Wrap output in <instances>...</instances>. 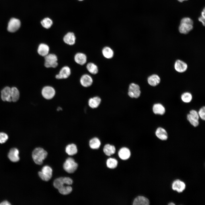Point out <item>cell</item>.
I'll list each match as a JSON object with an SVG mask.
<instances>
[{"mask_svg":"<svg viewBox=\"0 0 205 205\" xmlns=\"http://www.w3.org/2000/svg\"><path fill=\"white\" fill-rule=\"evenodd\" d=\"M47 152L42 148L38 147L35 148L32 153V159L36 164L41 165L43 161L46 157Z\"/></svg>","mask_w":205,"mask_h":205,"instance_id":"obj_1","label":"cell"},{"mask_svg":"<svg viewBox=\"0 0 205 205\" xmlns=\"http://www.w3.org/2000/svg\"><path fill=\"white\" fill-rule=\"evenodd\" d=\"M193 22L190 18L185 17L181 20L179 28V32L182 34H186L193 28Z\"/></svg>","mask_w":205,"mask_h":205,"instance_id":"obj_2","label":"cell"},{"mask_svg":"<svg viewBox=\"0 0 205 205\" xmlns=\"http://www.w3.org/2000/svg\"><path fill=\"white\" fill-rule=\"evenodd\" d=\"M78 166L73 159L68 157L64 163L63 167L64 169L67 173H72L77 169Z\"/></svg>","mask_w":205,"mask_h":205,"instance_id":"obj_3","label":"cell"},{"mask_svg":"<svg viewBox=\"0 0 205 205\" xmlns=\"http://www.w3.org/2000/svg\"><path fill=\"white\" fill-rule=\"evenodd\" d=\"M44 57V65L46 68H55L58 65L57 56L53 54H48Z\"/></svg>","mask_w":205,"mask_h":205,"instance_id":"obj_4","label":"cell"},{"mask_svg":"<svg viewBox=\"0 0 205 205\" xmlns=\"http://www.w3.org/2000/svg\"><path fill=\"white\" fill-rule=\"evenodd\" d=\"M141 94L140 87L138 85L134 83L130 84L128 94L130 98L137 99L140 97Z\"/></svg>","mask_w":205,"mask_h":205,"instance_id":"obj_5","label":"cell"},{"mask_svg":"<svg viewBox=\"0 0 205 205\" xmlns=\"http://www.w3.org/2000/svg\"><path fill=\"white\" fill-rule=\"evenodd\" d=\"M39 177L43 181H48L52 177V170L50 166L46 165L44 166L41 171L38 173Z\"/></svg>","mask_w":205,"mask_h":205,"instance_id":"obj_6","label":"cell"},{"mask_svg":"<svg viewBox=\"0 0 205 205\" xmlns=\"http://www.w3.org/2000/svg\"><path fill=\"white\" fill-rule=\"evenodd\" d=\"M73 183V180L69 177H60L56 179L53 182V186L58 189L65 184L70 185Z\"/></svg>","mask_w":205,"mask_h":205,"instance_id":"obj_7","label":"cell"},{"mask_svg":"<svg viewBox=\"0 0 205 205\" xmlns=\"http://www.w3.org/2000/svg\"><path fill=\"white\" fill-rule=\"evenodd\" d=\"M42 95L45 99H50L52 98L55 94L54 89L50 86L44 87L42 90Z\"/></svg>","mask_w":205,"mask_h":205,"instance_id":"obj_8","label":"cell"},{"mask_svg":"<svg viewBox=\"0 0 205 205\" xmlns=\"http://www.w3.org/2000/svg\"><path fill=\"white\" fill-rule=\"evenodd\" d=\"M20 26V22L18 19L13 18L10 20L7 26L8 30L10 32L17 31Z\"/></svg>","mask_w":205,"mask_h":205,"instance_id":"obj_9","label":"cell"},{"mask_svg":"<svg viewBox=\"0 0 205 205\" xmlns=\"http://www.w3.org/2000/svg\"><path fill=\"white\" fill-rule=\"evenodd\" d=\"M71 74L70 68L68 66H64L60 70L59 73L56 75L57 79H66L68 78Z\"/></svg>","mask_w":205,"mask_h":205,"instance_id":"obj_10","label":"cell"},{"mask_svg":"<svg viewBox=\"0 0 205 205\" xmlns=\"http://www.w3.org/2000/svg\"><path fill=\"white\" fill-rule=\"evenodd\" d=\"M174 67L175 71L177 72L183 73L186 71L188 65L187 63L183 61L177 60L175 63Z\"/></svg>","mask_w":205,"mask_h":205,"instance_id":"obj_11","label":"cell"},{"mask_svg":"<svg viewBox=\"0 0 205 205\" xmlns=\"http://www.w3.org/2000/svg\"><path fill=\"white\" fill-rule=\"evenodd\" d=\"M185 187L186 185L185 183L179 179L174 181L172 185V189L178 192H182L185 189Z\"/></svg>","mask_w":205,"mask_h":205,"instance_id":"obj_12","label":"cell"},{"mask_svg":"<svg viewBox=\"0 0 205 205\" xmlns=\"http://www.w3.org/2000/svg\"><path fill=\"white\" fill-rule=\"evenodd\" d=\"M1 97L3 101L11 102V88L8 86L4 88L1 91Z\"/></svg>","mask_w":205,"mask_h":205,"instance_id":"obj_13","label":"cell"},{"mask_svg":"<svg viewBox=\"0 0 205 205\" xmlns=\"http://www.w3.org/2000/svg\"><path fill=\"white\" fill-rule=\"evenodd\" d=\"M80 81L81 85L83 86L87 87L91 85L93 82V80L90 75L87 74H85L81 76Z\"/></svg>","mask_w":205,"mask_h":205,"instance_id":"obj_14","label":"cell"},{"mask_svg":"<svg viewBox=\"0 0 205 205\" xmlns=\"http://www.w3.org/2000/svg\"><path fill=\"white\" fill-rule=\"evenodd\" d=\"M19 153V151L18 149L15 148H12L10 150L8 156L11 161L17 162L20 159Z\"/></svg>","mask_w":205,"mask_h":205,"instance_id":"obj_15","label":"cell"},{"mask_svg":"<svg viewBox=\"0 0 205 205\" xmlns=\"http://www.w3.org/2000/svg\"><path fill=\"white\" fill-rule=\"evenodd\" d=\"M147 81L150 85L152 87H155L159 84L161 81V79L158 75L154 74L148 77Z\"/></svg>","mask_w":205,"mask_h":205,"instance_id":"obj_16","label":"cell"},{"mask_svg":"<svg viewBox=\"0 0 205 205\" xmlns=\"http://www.w3.org/2000/svg\"><path fill=\"white\" fill-rule=\"evenodd\" d=\"M63 41L66 44L69 45H73L75 42L76 37L72 32H69L64 36Z\"/></svg>","mask_w":205,"mask_h":205,"instance_id":"obj_17","label":"cell"},{"mask_svg":"<svg viewBox=\"0 0 205 205\" xmlns=\"http://www.w3.org/2000/svg\"><path fill=\"white\" fill-rule=\"evenodd\" d=\"M75 61L78 64L83 65L85 64L87 61V57L84 54L78 52L76 53L74 57Z\"/></svg>","mask_w":205,"mask_h":205,"instance_id":"obj_18","label":"cell"},{"mask_svg":"<svg viewBox=\"0 0 205 205\" xmlns=\"http://www.w3.org/2000/svg\"><path fill=\"white\" fill-rule=\"evenodd\" d=\"M101 99L98 96H95L90 98L88 101L89 106L93 109L98 108L100 104Z\"/></svg>","mask_w":205,"mask_h":205,"instance_id":"obj_19","label":"cell"},{"mask_svg":"<svg viewBox=\"0 0 205 205\" xmlns=\"http://www.w3.org/2000/svg\"><path fill=\"white\" fill-rule=\"evenodd\" d=\"M155 134L159 139L162 140H166L168 138V134L166 130L163 128H157L155 132Z\"/></svg>","mask_w":205,"mask_h":205,"instance_id":"obj_20","label":"cell"},{"mask_svg":"<svg viewBox=\"0 0 205 205\" xmlns=\"http://www.w3.org/2000/svg\"><path fill=\"white\" fill-rule=\"evenodd\" d=\"M49 46L44 43H41L40 44L37 49V52L38 54L43 57H45L49 54Z\"/></svg>","mask_w":205,"mask_h":205,"instance_id":"obj_21","label":"cell"},{"mask_svg":"<svg viewBox=\"0 0 205 205\" xmlns=\"http://www.w3.org/2000/svg\"><path fill=\"white\" fill-rule=\"evenodd\" d=\"M152 110L155 114L160 115L164 114L165 112V107L160 103L154 104L153 106Z\"/></svg>","mask_w":205,"mask_h":205,"instance_id":"obj_22","label":"cell"},{"mask_svg":"<svg viewBox=\"0 0 205 205\" xmlns=\"http://www.w3.org/2000/svg\"><path fill=\"white\" fill-rule=\"evenodd\" d=\"M149 204V200L147 198L142 196H139L134 200L133 205H148Z\"/></svg>","mask_w":205,"mask_h":205,"instance_id":"obj_23","label":"cell"},{"mask_svg":"<svg viewBox=\"0 0 205 205\" xmlns=\"http://www.w3.org/2000/svg\"><path fill=\"white\" fill-rule=\"evenodd\" d=\"M119 157L123 160H126L128 159L130 156V150L126 147L121 148L118 152Z\"/></svg>","mask_w":205,"mask_h":205,"instance_id":"obj_24","label":"cell"},{"mask_svg":"<svg viewBox=\"0 0 205 205\" xmlns=\"http://www.w3.org/2000/svg\"><path fill=\"white\" fill-rule=\"evenodd\" d=\"M65 151L69 155H73L77 152V149L76 145L74 144L67 145L66 147Z\"/></svg>","mask_w":205,"mask_h":205,"instance_id":"obj_25","label":"cell"},{"mask_svg":"<svg viewBox=\"0 0 205 205\" xmlns=\"http://www.w3.org/2000/svg\"><path fill=\"white\" fill-rule=\"evenodd\" d=\"M103 150L106 155L110 156L115 153L116 149L114 146L109 144H107L104 146Z\"/></svg>","mask_w":205,"mask_h":205,"instance_id":"obj_26","label":"cell"},{"mask_svg":"<svg viewBox=\"0 0 205 205\" xmlns=\"http://www.w3.org/2000/svg\"><path fill=\"white\" fill-rule=\"evenodd\" d=\"M101 145L100 140L97 137H94L91 139L89 141V145L91 149H98Z\"/></svg>","mask_w":205,"mask_h":205,"instance_id":"obj_27","label":"cell"},{"mask_svg":"<svg viewBox=\"0 0 205 205\" xmlns=\"http://www.w3.org/2000/svg\"><path fill=\"white\" fill-rule=\"evenodd\" d=\"M20 93L18 89L15 87L11 88V96L12 101L15 102L19 99Z\"/></svg>","mask_w":205,"mask_h":205,"instance_id":"obj_28","label":"cell"},{"mask_svg":"<svg viewBox=\"0 0 205 205\" xmlns=\"http://www.w3.org/2000/svg\"><path fill=\"white\" fill-rule=\"evenodd\" d=\"M102 52L104 56L107 59L112 58L114 55L113 51L110 48L108 47H105L103 48Z\"/></svg>","mask_w":205,"mask_h":205,"instance_id":"obj_29","label":"cell"},{"mask_svg":"<svg viewBox=\"0 0 205 205\" xmlns=\"http://www.w3.org/2000/svg\"><path fill=\"white\" fill-rule=\"evenodd\" d=\"M86 68L89 73L93 74H97L98 71L97 66L93 63H88L86 65Z\"/></svg>","mask_w":205,"mask_h":205,"instance_id":"obj_30","label":"cell"},{"mask_svg":"<svg viewBox=\"0 0 205 205\" xmlns=\"http://www.w3.org/2000/svg\"><path fill=\"white\" fill-rule=\"evenodd\" d=\"M59 192L61 194L66 195L70 193L72 190V187L70 186H63L58 189Z\"/></svg>","mask_w":205,"mask_h":205,"instance_id":"obj_31","label":"cell"},{"mask_svg":"<svg viewBox=\"0 0 205 205\" xmlns=\"http://www.w3.org/2000/svg\"><path fill=\"white\" fill-rule=\"evenodd\" d=\"M181 98L183 102L185 103H189L192 100V96L190 93L185 92L182 94Z\"/></svg>","mask_w":205,"mask_h":205,"instance_id":"obj_32","label":"cell"},{"mask_svg":"<svg viewBox=\"0 0 205 205\" xmlns=\"http://www.w3.org/2000/svg\"><path fill=\"white\" fill-rule=\"evenodd\" d=\"M42 26L46 29L50 28L53 24L52 20L48 18H46L43 19L41 22Z\"/></svg>","mask_w":205,"mask_h":205,"instance_id":"obj_33","label":"cell"},{"mask_svg":"<svg viewBox=\"0 0 205 205\" xmlns=\"http://www.w3.org/2000/svg\"><path fill=\"white\" fill-rule=\"evenodd\" d=\"M118 161L115 159L109 158L106 161L107 167L110 169H114L117 166Z\"/></svg>","mask_w":205,"mask_h":205,"instance_id":"obj_34","label":"cell"},{"mask_svg":"<svg viewBox=\"0 0 205 205\" xmlns=\"http://www.w3.org/2000/svg\"><path fill=\"white\" fill-rule=\"evenodd\" d=\"M187 119L190 123L194 127L197 126L199 124L198 120L192 117L189 114L187 115Z\"/></svg>","mask_w":205,"mask_h":205,"instance_id":"obj_35","label":"cell"},{"mask_svg":"<svg viewBox=\"0 0 205 205\" xmlns=\"http://www.w3.org/2000/svg\"><path fill=\"white\" fill-rule=\"evenodd\" d=\"M8 139V135L5 133L0 132V143L3 144Z\"/></svg>","mask_w":205,"mask_h":205,"instance_id":"obj_36","label":"cell"},{"mask_svg":"<svg viewBox=\"0 0 205 205\" xmlns=\"http://www.w3.org/2000/svg\"><path fill=\"white\" fill-rule=\"evenodd\" d=\"M199 118L200 117L202 120H205V107L204 106L202 107L199 110L198 112Z\"/></svg>","mask_w":205,"mask_h":205,"instance_id":"obj_37","label":"cell"},{"mask_svg":"<svg viewBox=\"0 0 205 205\" xmlns=\"http://www.w3.org/2000/svg\"><path fill=\"white\" fill-rule=\"evenodd\" d=\"M189 114L193 117L198 120L199 117L198 112L196 110H192L190 111Z\"/></svg>","mask_w":205,"mask_h":205,"instance_id":"obj_38","label":"cell"},{"mask_svg":"<svg viewBox=\"0 0 205 205\" xmlns=\"http://www.w3.org/2000/svg\"><path fill=\"white\" fill-rule=\"evenodd\" d=\"M205 8H204L201 13V16L198 18V20L201 22L203 25L205 26Z\"/></svg>","mask_w":205,"mask_h":205,"instance_id":"obj_39","label":"cell"},{"mask_svg":"<svg viewBox=\"0 0 205 205\" xmlns=\"http://www.w3.org/2000/svg\"><path fill=\"white\" fill-rule=\"evenodd\" d=\"M11 204L7 200L4 201L0 203V205H10Z\"/></svg>","mask_w":205,"mask_h":205,"instance_id":"obj_40","label":"cell"},{"mask_svg":"<svg viewBox=\"0 0 205 205\" xmlns=\"http://www.w3.org/2000/svg\"><path fill=\"white\" fill-rule=\"evenodd\" d=\"M168 204V205H175V204L174 203L171 202H170V203H169Z\"/></svg>","mask_w":205,"mask_h":205,"instance_id":"obj_41","label":"cell"},{"mask_svg":"<svg viewBox=\"0 0 205 205\" xmlns=\"http://www.w3.org/2000/svg\"><path fill=\"white\" fill-rule=\"evenodd\" d=\"M62 109V108H61L60 107H58L57 109V110L58 111L61 110Z\"/></svg>","mask_w":205,"mask_h":205,"instance_id":"obj_42","label":"cell"},{"mask_svg":"<svg viewBox=\"0 0 205 205\" xmlns=\"http://www.w3.org/2000/svg\"><path fill=\"white\" fill-rule=\"evenodd\" d=\"M178 0V1H179V2H183V1H187V0Z\"/></svg>","mask_w":205,"mask_h":205,"instance_id":"obj_43","label":"cell"},{"mask_svg":"<svg viewBox=\"0 0 205 205\" xmlns=\"http://www.w3.org/2000/svg\"><path fill=\"white\" fill-rule=\"evenodd\" d=\"M78 0L80 1H83V0Z\"/></svg>","mask_w":205,"mask_h":205,"instance_id":"obj_44","label":"cell"}]
</instances>
